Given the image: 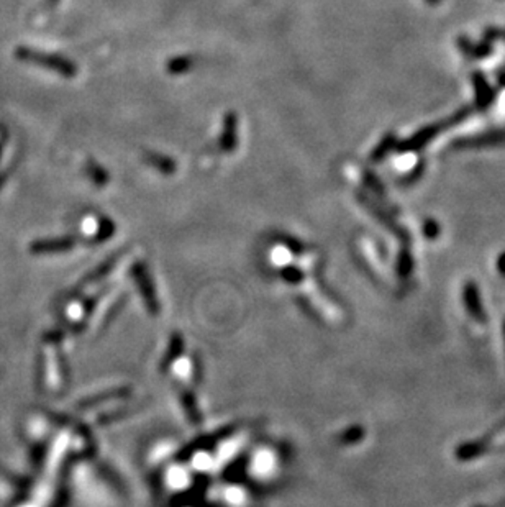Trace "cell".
<instances>
[{
    "label": "cell",
    "mask_w": 505,
    "mask_h": 507,
    "mask_svg": "<svg viewBox=\"0 0 505 507\" xmlns=\"http://www.w3.org/2000/svg\"><path fill=\"white\" fill-rule=\"evenodd\" d=\"M145 161L163 174H174L178 169V163L174 159L161 153H146Z\"/></svg>",
    "instance_id": "5b68a950"
},
{
    "label": "cell",
    "mask_w": 505,
    "mask_h": 507,
    "mask_svg": "<svg viewBox=\"0 0 505 507\" xmlns=\"http://www.w3.org/2000/svg\"><path fill=\"white\" fill-rule=\"evenodd\" d=\"M425 233H427L428 237H432V238L436 237V235H438V225H436L435 222H432V220L425 222Z\"/></svg>",
    "instance_id": "4fadbf2b"
},
{
    "label": "cell",
    "mask_w": 505,
    "mask_h": 507,
    "mask_svg": "<svg viewBox=\"0 0 505 507\" xmlns=\"http://www.w3.org/2000/svg\"><path fill=\"white\" fill-rule=\"evenodd\" d=\"M465 303H466V307H468L471 316H473L474 318H478V320H484L482 305H481V300H479L478 287H475V284L469 283L468 286H466V289H465Z\"/></svg>",
    "instance_id": "8992f818"
},
{
    "label": "cell",
    "mask_w": 505,
    "mask_h": 507,
    "mask_svg": "<svg viewBox=\"0 0 505 507\" xmlns=\"http://www.w3.org/2000/svg\"><path fill=\"white\" fill-rule=\"evenodd\" d=\"M238 145V117L228 112L223 117V128L218 138V146L223 153H231Z\"/></svg>",
    "instance_id": "3957f363"
},
{
    "label": "cell",
    "mask_w": 505,
    "mask_h": 507,
    "mask_svg": "<svg viewBox=\"0 0 505 507\" xmlns=\"http://www.w3.org/2000/svg\"><path fill=\"white\" fill-rule=\"evenodd\" d=\"M460 46L461 49L465 53H468L469 56L473 58H482V56H487V54L491 53V45L484 43V45H471L468 40H460Z\"/></svg>",
    "instance_id": "8fae6325"
},
{
    "label": "cell",
    "mask_w": 505,
    "mask_h": 507,
    "mask_svg": "<svg viewBox=\"0 0 505 507\" xmlns=\"http://www.w3.org/2000/svg\"><path fill=\"white\" fill-rule=\"evenodd\" d=\"M499 270L502 271V273H505V255H504L502 258H500V261H499Z\"/></svg>",
    "instance_id": "5bb4252c"
},
{
    "label": "cell",
    "mask_w": 505,
    "mask_h": 507,
    "mask_svg": "<svg viewBox=\"0 0 505 507\" xmlns=\"http://www.w3.org/2000/svg\"><path fill=\"white\" fill-rule=\"evenodd\" d=\"M86 173L89 176V179L95 186H105L108 182V173L104 169L99 163L95 161H87L86 165Z\"/></svg>",
    "instance_id": "ba28073f"
},
{
    "label": "cell",
    "mask_w": 505,
    "mask_h": 507,
    "mask_svg": "<svg viewBox=\"0 0 505 507\" xmlns=\"http://www.w3.org/2000/svg\"><path fill=\"white\" fill-rule=\"evenodd\" d=\"M499 81H500V82H502V84H504V86H505V74H504V76H500V78H499Z\"/></svg>",
    "instance_id": "e0dca14e"
},
{
    "label": "cell",
    "mask_w": 505,
    "mask_h": 507,
    "mask_svg": "<svg viewBox=\"0 0 505 507\" xmlns=\"http://www.w3.org/2000/svg\"><path fill=\"white\" fill-rule=\"evenodd\" d=\"M504 335H505V324H504Z\"/></svg>",
    "instance_id": "ac0fdd59"
},
{
    "label": "cell",
    "mask_w": 505,
    "mask_h": 507,
    "mask_svg": "<svg viewBox=\"0 0 505 507\" xmlns=\"http://www.w3.org/2000/svg\"><path fill=\"white\" fill-rule=\"evenodd\" d=\"M364 181L368 182V186L371 187L373 191L379 192V194H381V192H382V194H384V189H382L381 184L377 182V178H376V176H374L373 173H364Z\"/></svg>",
    "instance_id": "7c38bea8"
},
{
    "label": "cell",
    "mask_w": 505,
    "mask_h": 507,
    "mask_svg": "<svg viewBox=\"0 0 505 507\" xmlns=\"http://www.w3.org/2000/svg\"><path fill=\"white\" fill-rule=\"evenodd\" d=\"M193 64H196V60L192 56H176L167 61L166 69L172 76H180V74L189 73L193 68Z\"/></svg>",
    "instance_id": "52a82bcc"
},
{
    "label": "cell",
    "mask_w": 505,
    "mask_h": 507,
    "mask_svg": "<svg viewBox=\"0 0 505 507\" xmlns=\"http://www.w3.org/2000/svg\"><path fill=\"white\" fill-rule=\"evenodd\" d=\"M466 115H468V110H462V112H460V114H456V117H454V119H451L449 121L446 120V121H443V123L430 125V127L422 128L420 132H416L414 137L409 138V140L402 141V143L399 145V150H401V152H416V150L423 148V146L427 145L433 137L438 135V133L446 127V125L454 123V121H460V120L465 119Z\"/></svg>",
    "instance_id": "7a4b0ae2"
},
{
    "label": "cell",
    "mask_w": 505,
    "mask_h": 507,
    "mask_svg": "<svg viewBox=\"0 0 505 507\" xmlns=\"http://www.w3.org/2000/svg\"><path fill=\"white\" fill-rule=\"evenodd\" d=\"M473 84H474V91H475V106L479 108L487 107L494 99V91L491 89V86L487 84L486 78L482 76L481 73H474L473 74Z\"/></svg>",
    "instance_id": "277c9868"
},
{
    "label": "cell",
    "mask_w": 505,
    "mask_h": 507,
    "mask_svg": "<svg viewBox=\"0 0 505 507\" xmlns=\"http://www.w3.org/2000/svg\"><path fill=\"white\" fill-rule=\"evenodd\" d=\"M395 148V137L394 135H387L386 138H382V141L379 143L376 148H374V152L371 154V159L374 163L381 161V159L386 158V154L390 152V150Z\"/></svg>",
    "instance_id": "30bf717a"
},
{
    "label": "cell",
    "mask_w": 505,
    "mask_h": 507,
    "mask_svg": "<svg viewBox=\"0 0 505 507\" xmlns=\"http://www.w3.org/2000/svg\"><path fill=\"white\" fill-rule=\"evenodd\" d=\"M502 140H505V133L504 132H489V133H484V135H481V137L471 138L469 143H462V145H458V146H486V145L500 143Z\"/></svg>",
    "instance_id": "9c48e42d"
},
{
    "label": "cell",
    "mask_w": 505,
    "mask_h": 507,
    "mask_svg": "<svg viewBox=\"0 0 505 507\" xmlns=\"http://www.w3.org/2000/svg\"><path fill=\"white\" fill-rule=\"evenodd\" d=\"M16 58L22 61L32 62V64L41 66V68H46L49 71H56V73L61 74L62 78L71 79L78 74V66H75L71 60L58 56V54L38 53V51H33L32 48H19V51H16Z\"/></svg>",
    "instance_id": "6da1fadb"
},
{
    "label": "cell",
    "mask_w": 505,
    "mask_h": 507,
    "mask_svg": "<svg viewBox=\"0 0 505 507\" xmlns=\"http://www.w3.org/2000/svg\"><path fill=\"white\" fill-rule=\"evenodd\" d=\"M428 3H432V5H436V3H440L441 0H427Z\"/></svg>",
    "instance_id": "9a60e30c"
},
{
    "label": "cell",
    "mask_w": 505,
    "mask_h": 507,
    "mask_svg": "<svg viewBox=\"0 0 505 507\" xmlns=\"http://www.w3.org/2000/svg\"><path fill=\"white\" fill-rule=\"evenodd\" d=\"M58 2H60V0H48L49 5H54V3H58Z\"/></svg>",
    "instance_id": "2e32d148"
}]
</instances>
